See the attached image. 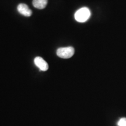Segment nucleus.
<instances>
[{
    "label": "nucleus",
    "mask_w": 126,
    "mask_h": 126,
    "mask_svg": "<svg viewBox=\"0 0 126 126\" xmlns=\"http://www.w3.org/2000/svg\"><path fill=\"white\" fill-rule=\"evenodd\" d=\"M91 15V11L89 8L86 7H83L77 10L75 13V19L78 22H85L89 19Z\"/></svg>",
    "instance_id": "nucleus-1"
},
{
    "label": "nucleus",
    "mask_w": 126,
    "mask_h": 126,
    "mask_svg": "<svg viewBox=\"0 0 126 126\" xmlns=\"http://www.w3.org/2000/svg\"><path fill=\"white\" fill-rule=\"evenodd\" d=\"M74 48L72 47H60L57 50L56 54L58 57L62 59H70L74 54Z\"/></svg>",
    "instance_id": "nucleus-2"
},
{
    "label": "nucleus",
    "mask_w": 126,
    "mask_h": 126,
    "mask_svg": "<svg viewBox=\"0 0 126 126\" xmlns=\"http://www.w3.org/2000/svg\"><path fill=\"white\" fill-rule=\"evenodd\" d=\"M34 63L41 71H46L48 69V65L47 63L40 57H36L34 60Z\"/></svg>",
    "instance_id": "nucleus-3"
},
{
    "label": "nucleus",
    "mask_w": 126,
    "mask_h": 126,
    "mask_svg": "<svg viewBox=\"0 0 126 126\" xmlns=\"http://www.w3.org/2000/svg\"><path fill=\"white\" fill-rule=\"evenodd\" d=\"M17 10L20 14L26 17L31 16L32 14V12L31 9L28 7L27 5L25 4H19L18 7H17Z\"/></svg>",
    "instance_id": "nucleus-4"
},
{
    "label": "nucleus",
    "mask_w": 126,
    "mask_h": 126,
    "mask_svg": "<svg viewBox=\"0 0 126 126\" xmlns=\"http://www.w3.org/2000/svg\"><path fill=\"white\" fill-rule=\"evenodd\" d=\"M48 0H33V5L36 8L39 9H44L46 7Z\"/></svg>",
    "instance_id": "nucleus-5"
},
{
    "label": "nucleus",
    "mask_w": 126,
    "mask_h": 126,
    "mask_svg": "<svg viewBox=\"0 0 126 126\" xmlns=\"http://www.w3.org/2000/svg\"><path fill=\"white\" fill-rule=\"evenodd\" d=\"M118 126H126V118H122L118 122Z\"/></svg>",
    "instance_id": "nucleus-6"
}]
</instances>
